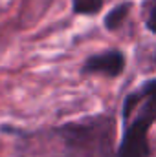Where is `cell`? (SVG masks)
Instances as JSON below:
<instances>
[{
  "label": "cell",
  "instance_id": "6da1fadb",
  "mask_svg": "<svg viewBox=\"0 0 156 157\" xmlns=\"http://www.w3.org/2000/svg\"><path fill=\"white\" fill-rule=\"evenodd\" d=\"M63 133L70 146L94 157L96 154H103L109 148L112 135V121H92L86 124L66 126Z\"/></svg>",
  "mask_w": 156,
  "mask_h": 157
},
{
  "label": "cell",
  "instance_id": "7a4b0ae2",
  "mask_svg": "<svg viewBox=\"0 0 156 157\" xmlns=\"http://www.w3.org/2000/svg\"><path fill=\"white\" fill-rule=\"evenodd\" d=\"M156 119L147 113L140 112V115L134 119L125 130L123 141L119 144V150L114 157H149V143H147V130Z\"/></svg>",
  "mask_w": 156,
  "mask_h": 157
},
{
  "label": "cell",
  "instance_id": "3957f363",
  "mask_svg": "<svg viewBox=\"0 0 156 157\" xmlns=\"http://www.w3.org/2000/svg\"><path fill=\"white\" fill-rule=\"evenodd\" d=\"M125 68V57L121 51L110 49L101 55H94L84 62V73H103L107 77H117Z\"/></svg>",
  "mask_w": 156,
  "mask_h": 157
},
{
  "label": "cell",
  "instance_id": "277c9868",
  "mask_svg": "<svg viewBox=\"0 0 156 157\" xmlns=\"http://www.w3.org/2000/svg\"><path fill=\"white\" fill-rule=\"evenodd\" d=\"M136 97L142 99V101H145L143 106H142V110L147 112V113H151L156 119V80L149 82L142 91L136 93Z\"/></svg>",
  "mask_w": 156,
  "mask_h": 157
},
{
  "label": "cell",
  "instance_id": "5b68a950",
  "mask_svg": "<svg viewBox=\"0 0 156 157\" xmlns=\"http://www.w3.org/2000/svg\"><path fill=\"white\" fill-rule=\"evenodd\" d=\"M129 9H130V4H129V2H123V4L116 6V7L105 17V26H107V29H117V28L123 24V20L127 18Z\"/></svg>",
  "mask_w": 156,
  "mask_h": 157
},
{
  "label": "cell",
  "instance_id": "8992f818",
  "mask_svg": "<svg viewBox=\"0 0 156 157\" xmlns=\"http://www.w3.org/2000/svg\"><path fill=\"white\" fill-rule=\"evenodd\" d=\"M72 4L79 15H94L103 7V0H72Z\"/></svg>",
  "mask_w": 156,
  "mask_h": 157
},
{
  "label": "cell",
  "instance_id": "52a82bcc",
  "mask_svg": "<svg viewBox=\"0 0 156 157\" xmlns=\"http://www.w3.org/2000/svg\"><path fill=\"white\" fill-rule=\"evenodd\" d=\"M147 28H149V31L156 33V0L153 2V6H151V11H149V18H147Z\"/></svg>",
  "mask_w": 156,
  "mask_h": 157
}]
</instances>
